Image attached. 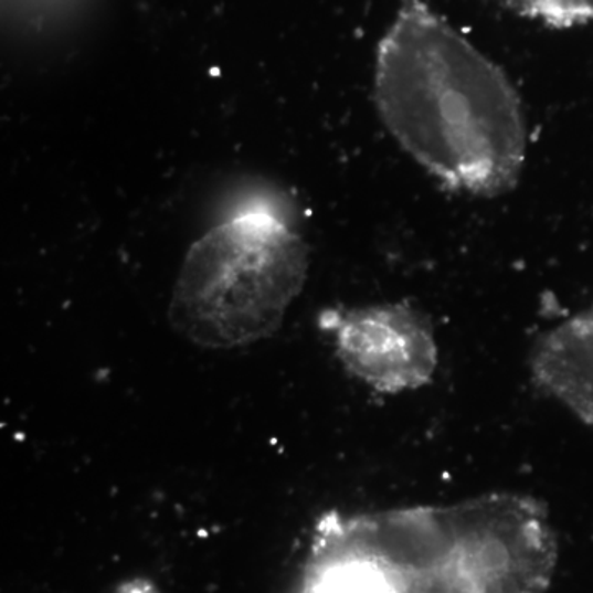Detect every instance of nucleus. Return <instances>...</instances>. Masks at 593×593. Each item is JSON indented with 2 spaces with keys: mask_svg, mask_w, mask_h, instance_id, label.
Returning a JSON list of instances; mask_svg holds the SVG:
<instances>
[{
  "mask_svg": "<svg viewBox=\"0 0 593 593\" xmlns=\"http://www.w3.org/2000/svg\"><path fill=\"white\" fill-rule=\"evenodd\" d=\"M532 15L552 25L593 22V0H529Z\"/></svg>",
  "mask_w": 593,
  "mask_h": 593,
  "instance_id": "nucleus-5",
  "label": "nucleus"
},
{
  "mask_svg": "<svg viewBox=\"0 0 593 593\" xmlns=\"http://www.w3.org/2000/svg\"><path fill=\"white\" fill-rule=\"evenodd\" d=\"M320 327L345 368L383 393L424 386L437 368L434 330L411 305L330 308Z\"/></svg>",
  "mask_w": 593,
  "mask_h": 593,
  "instance_id": "nucleus-3",
  "label": "nucleus"
},
{
  "mask_svg": "<svg viewBox=\"0 0 593 593\" xmlns=\"http://www.w3.org/2000/svg\"><path fill=\"white\" fill-rule=\"evenodd\" d=\"M532 371L539 386L593 425V305L542 338Z\"/></svg>",
  "mask_w": 593,
  "mask_h": 593,
  "instance_id": "nucleus-4",
  "label": "nucleus"
},
{
  "mask_svg": "<svg viewBox=\"0 0 593 593\" xmlns=\"http://www.w3.org/2000/svg\"><path fill=\"white\" fill-rule=\"evenodd\" d=\"M374 100L399 147L447 189L491 198L518 183L528 152L518 92L422 0H402L381 39Z\"/></svg>",
  "mask_w": 593,
  "mask_h": 593,
  "instance_id": "nucleus-1",
  "label": "nucleus"
},
{
  "mask_svg": "<svg viewBox=\"0 0 593 593\" xmlns=\"http://www.w3.org/2000/svg\"><path fill=\"white\" fill-rule=\"evenodd\" d=\"M307 267L293 207L277 193L257 192L190 247L170 298V324L208 350L256 343L280 327Z\"/></svg>",
  "mask_w": 593,
  "mask_h": 593,
  "instance_id": "nucleus-2",
  "label": "nucleus"
}]
</instances>
